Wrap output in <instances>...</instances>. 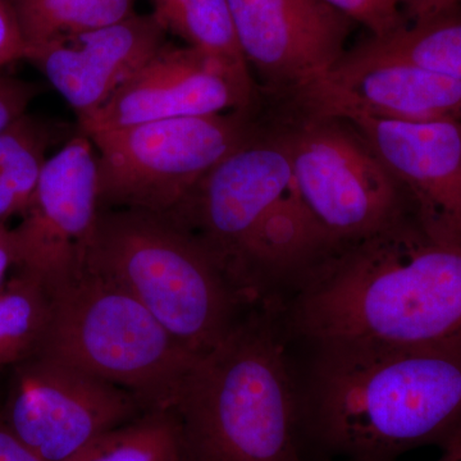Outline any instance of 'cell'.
I'll return each instance as SVG.
<instances>
[{"label":"cell","mask_w":461,"mask_h":461,"mask_svg":"<svg viewBox=\"0 0 461 461\" xmlns=\"http://www.w3.org/2000/svg\"><path fill=\"white\" fill-rule=\"evenodd\" d=\"M0 461H45L11 429L0 415Z\"/></svg>","instance_id":"obj_25"},{"label":"cell","mask_w":461,"mask_h":461,"mask_svg":"<svg viewBox=\"0 0 461 461\" xmlns=\"http://www.w3.org/2000/svg\"><path fill=\"white\" fill-rule=\"evenodd\" d=\"M167 32L213 56L248 66L240 50L229 0H150ZM249 67V66H248Z\"/></svg>","instance_id":"obj_20"},{"label":"cell","mask_w":461,"mask_h":461,"mask_svg":"<svg viewBox=\"0 0 461 461\" xmlns=\"http://www.w3.org/2000/svg\"><path fill=\"white\" fill-rule=\"evenodd\" d=\"M100 213L98 158L78 131L48 159L21 222L12 229L16 267L47 286L85 266Z\"/></svg>","instance_id":"obj_11"},{"label":"cell","mask_w":461,"mask_h":461,"mask_svg":"<svg viewBox=\"0 0 461 461\" xmlns=\"http://www.w3.org/2000/svg\"><path fill=\"white\" fill-rule=\"evenodd\" d=\"M442 450L444 454L437 461H461V435L442 447Z\"/></svg>","instance_id":"obj_28"},{"label":"cell","mask_w":461,"mask_h":461,"mask_svg":"<svg viewBox=\"0 0 461 461\" xmlns=\"http://www.w3.org/2000/svg\"><path fill=\"white\" fill-rule=\"evenodd\" d=\"M240 50L260 94L281 99L320 83L345 56L353 21L323 0H229Z\"/></svg>","instance_id":"obj_12"},{"label":"cell","mask_w":461,"mask_h":461,"mask_svg":"<svg viewBox=\"0 0 461 461\" xmlns=\"http://www.w3.org/2000/svg\"><path fill=\"white\" fill-rule=\"evenodd\" d=\"M277 118L290 145L294 189L332 250L415 214L408 193L353 124L296 112Z\"/></svg>","instance_id":"obj_7"},{"label":"cell","mask_w":461,"mask_h":461,"mask_svg":"<svg viewBox=\"0 0 461 461\" xmlns=\"http://www.w3.org/2000/svg\"><path fill=\"white\" fill-rule=\"evenodd\" d=\"M129 391L45 355L12 369L0 415L45 461H68L144 414Z\"/></svg>","instance_id":"obj_8"},{"label":"cell","mask_w":461,"mask_h":461,"mask_svg":"<svg viewBox=\"0 0 461 461\" xmlns=\"http://www.w3.org/2000/svg\"><path fill=\"white\" fill-rule=\"evenodd\" d=\"M353 23L366 26L372 38H384L406 25L396 0H323Z\"/></svg>","instance_id":"obj_22"},{"label":"cell","mask_w":461,"mask_h":461,"mask_svg":"<svg viewBox=\"0 0 461 461\" xmlns=\"http://www.w3.org/2000/svg\"><path fill=\"white\" fill-rule=\"evenodd\" d=\"M167 32L153 14L63 36L26 50L25 59L74 108L78 121L102 108L115 91L165 47Z\"/></svg>","instance_id":"obj_14"},{"label":"cell","mask_w":461,"mask_h":461,"mask_svg":"<svg viewBox=\"0 0 461 461\" xmlns=\"http://www.w3.org/2000/svg\"><path fill=\"white\" fill-rule=\"evenodd\" d=\"M85 263L129 291L196 357L251 306L205 245L168 214L100 209Z\"/></svg>","instance_id":"obj_4"},{"label":"cell","mask_w":461,"mask_h":461,"mask_svg":"<svg viewBox=\"0 0 461 461\" xmlns=\"http://www.w3.org/2000/svg\"><path fill=\"white\" fill-rule=\"evenodd\" d=\"M287 335L282 303L267 300L194 360L171 411L184 461H302Z\"/></svg>","instance_id":"obj_3"},{"label":"cell","mask_w":461,"mask_h":461,"mask_svg":"<svg viewBox=\"0 0 461 461\" xmlns=\"http://www.w3.org/2000/svg\"><path fill=\"white\" fill-rule=\"evenodd\" d=\"M68 461H184L177 421L168 411L144 412Z\"/></svg>","instance_id":"obj_21"},{"label":"cell","mask_w":461,"mask_h":461,"mask_svg":"<svg viewBox=\"0 0 461 461\" xmlns=\"http://www.w3.org/2000/svg\"><path fill=\"white\" fill-rule=\"evenodd\" d=\"M250 68L167 41L95 113L78 121L85 135L153 121L226 113L259 104Z\"/></svg>","instance_id":"obj_10"},{"label":"cell","mask_w":461,"mask_h":461,"mask_svg":"<svg viewBox=\"0 0 461 461\" xmlns=\"http://www.w3.org/2000/svg\"><path fill=\"white\" fill-rule=\"evenodd\" d=\"M259 118L260 103L91 133L100 208L171 213L206 173L250 138Z\"/></svg>","instance_id":"obj_6"},{"label":"cell","mask_w":461,"mask_h":461,"mask_svg":"<svg viewBox=\"0 0 461 461\" xmlns=\"http://www.w3.org/2000/svg\"><path fill=\"white\" fill-rule=\"evenodd\" d=\"M303 418L348 461H393L461 435V342L315 345Z\"/></svg>","instance_id":"obj_2"},{"label":"cell","mask_w":461,"mask_h":461,"mask_svg":"<svg viewBox=\"0 0 461 461\" xmlns=\"http://www.w3.org/2000/svg\"><path fill=\"white\" fill-rule=\"evenodd\" d=\"M291 186L286 132L276 115L266 117L260 109L250 138L206 173L168 215L205 245L230 277L242 242Z\"/></svg>","instance_id":"obj_9"},{"label":"cell","mask_w":461,"mask_h":461,"mask_svg":"<svg viewBox=\"0 0 461 461\" xmlns=\"http://www.w3.org/2000/svg\"><path fill=\"white\" fill-rule=\"evenodd\" d=\"M282 306L288 333L314 346L461 342V245L408 215L321 258Z\"/></svg>","instance_id":"obj_1"},{"label":"cell","mask_w":461,"mask_h":461,"mask_svg":"<svg viewBox=\"0 0 461 461\" xmlns=\"http://www.w3.org/2000/svg\"><path fill=\"white\" fill-rule=\"evenodd\" d=\"M50 287L41 353L131 393L144 411L171 412L196 357L122 286L85 266Z\"/></svg>","instance_id":"obj_5"},{"label":"cell","mask_w":461,"mask_h":461,"mask_svg":"<svg viewBox=\"0 0 461 461\" xmlns=\"http://www.w3.org/2000/svg\"><path fill=\"white\" fill-rule=\"evenodd\" d=\"M26 42L9 0H0V68L25 59Z\"/></svg>","instance_id":"obj_24"},{"label":"cell","mask_w":461,"mask_h":461,"mask_svg":"<svg viewBox=\"0 0 461 461\" xmlns=\"http://www.w3.org/2000/svg\"><path fill=\"white\" fill-rule=\"evenodd\" d=\"M399 8H402V14L408 21L424 20L437 14L447 11V9L461 5V0H396Z\"/></svg>","instance_id":"obj_26"},{"label":"cell","mask_w":461,"mask_h":461,"mask_svg":"<svg viewBox=\"0 0 461 461\" xmlns=\"http://www.w3.org/2000/svg\"><path fill=\"white\" fill-rule=\"evenodd\" d=\"M38 93L36 85L0 75V131L26 114Z\"/></svg>","instance_id":"obj_23"},{"label":"cell","mask_w":461,"mask_h":461,"mask_svg":"<svg viewBox=\"0 0 461 461\" xmlns=\"http://www.w3.org/2000/svg\"><path fill=\"white\" fill-rule=\"evenodd\" d=\"M282 102H290L296 113L324 117L461 122V81L405 63L332 69Z\"/></svg>","instance_id":"obj_15"},{"label":"cell","mask_w":461,"mask_h":461,"mask_svg":"<svg viewBox=\"0 0 461 461\" xmlns=\"http://www.w3.org/2000/svg\"><path fill=\"white\" fill-rule=\"evenodd\" d=\"M391 175L402 184L421 224L461 245V122L399 121L348 114Z\"/></svg>","instance_id":"obj_13"},{"label":"cell","mask_w":461,"mask_h":461,"mask_svg":"<svg viewBox=\"0 0 461 461\" xmlns=\"http://www.w3.org/2000/svg\"><path fill=\"white\" fill-rule=\"evenodd\" d=\"M29 48L112 25L136 14L138 0H9Z\"/></svg>","instance_id":"obj_19"},{"label":"cell","mask_w":461,"mask_h":461,"mask_svg":"<svg viewBox=\"0 0 461 461\" xmlns=\"http://www.w3.org/2000/svg\"><path fill=\"white\" fill-rule=\"evenodd\" d=\"M58 132L27 113L0 131V222L25 211Z\"/></svg>","instance_id":"obj_18"},{"label":"cell","mask_w":461,"mask_h":461,"mask_svg":"<svg viewBox=\"0 0 461 461\" xmlns=\"http://www.w3.org/2000/svg\"><path fill=\"white\" fill-rule=\"evenodd\" d=\"M50 311V287L35 276L14 269L0 287V371L41 353Z\"/></svg>","instance_id":"obj_17"},{"label":"cell","mask_w":461,"mask_h":461,"mask_svg":"<svg viewBox=\"0 0 461 461\" xmlns=\"http://www.w3.org/2000/svg\"><path fill=\"white\" fill-rule=\"evenodd\" d=\"M405 63L461 81V5L346 51L333 69Z\"/></svg>","instance_id":"obj_16"},{"label":"cell","mask_w":461,"mask_h":461,"mask_svg":"<svg viewBox=\"0 0 461 461\" xmlns=\"http://www.w3.org/2000/svg\"><path fill=\"white\" fill-rule=\"evenodd\" d=\"M16 267V249H14L12 229L7 223L0 222V287L8 280L9 272Z\"/></svg>","instance_id":"obj_27"}]
</instances>
